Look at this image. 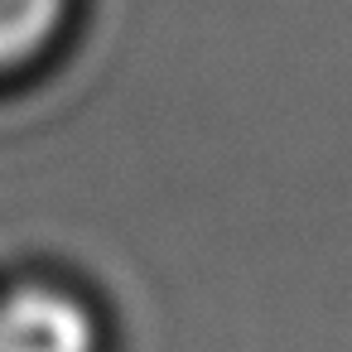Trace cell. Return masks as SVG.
I'll return each mask as SVG.
<instances>
[{
  "instance_id": "cell-1",
  "label": "cell",
  "mask_w": 352,
  "mask_h": 352,
  "mask_svg": "<svg viewBox=\"0 0 352 352\" xmlns=\"http://www.w3.org/2000/svg\"><path fill=\"white\" fill-rule=\"evenodd\" d=\"M97 318L58 285H20L0 299V352H97Z\"/></svg>"
},
{
  "instance_id": "cell-2",
  "label": "cell",
  "mask_w": 352,
  "mask_h": 352,
  "mask_svg": "<svg viewBox=\"0 0 352 352\" xmlns=\"http://www.w3.org/2000/svg\"><path fill=\"white\" fill-rule=\"evenodd\" d=\"M68 20V0H0V73L30 63Z\"/></svg>"
}]
</instances>
